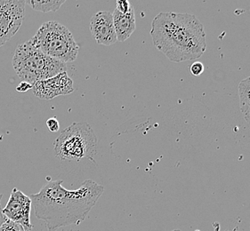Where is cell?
<instances>
[{"instance_id":"obj_10","label":"cell","mask_w":250,"mask_h":231,"mask_svg":"<svg viewBox=\"0 0 250 231\" xmlns=\"http://www.w3.org/2000/svg\"><path fill=\"white\" fill-rule=\"evenodd\" d=\"M112 16L117 41L124 42L128 39L136 29L134 7H132L127 14H121L115 9Z\"/></svg>"},{"instance_id":"obj_18","label":"cell","mask_w":250,"mask_h":231,"mask_svg":"<svg viewBox=\"0 0 250 231\" xmlns=\"http://www.w3.org/2000/svg\"><path fill=\"white\" fill-rule=\"evenodd\" d=\"M2 196H3V195L0 194V225L5 221V216H4L3 213H2V207H1V199H2Z\"/></svg>"},{"instance_id":"obj_7","label":"cell","mask_w":250,"mask_h":231,"mask_svg":"<svg viewBox=\"0 0 250 231\" xmlns=\"http://www.w3.org/2000/svg\"><path fill=\"white\" fill-rule=\"evenodd\" d=\"M31 206L32 202L30 196L15 188L11 192L6 206L2 209V213L8 220L21 224L26 231H31L33 229L30 222Z\"/></svg>"},{"instance_id":"obj_9","label":"cell","mask_w":250,"mask_h":231,"mask_svg":"<svg viewBox=\"0 0 250 231\" xmlns=\"http://www.w3.org/2000/svg\"><path fill=\"white\" fill-rule=\"evenodd\" d=\"M90 30L98 45H111L117 42L113 16L108 11L93 15L90 20Z\"/></svg>"},{"instance_id":"obj_13","label":"cell","mask_w":250,"mask_h":231,"mask_svg":"<svg viewBox=\"0 0 250 231\" xmlns=\"http://www.w3.org/2000/svg\"><path fill=\"white\" fill-rule=\"evenodd\" d=\"M0 231H26L19 223L10 221L5 217V221L0 225Z\"/></svg>"},{"instance_id":"obj_12","label":"cell","mask_w":250,"mask_h":231,"mask_svg":"<svg viewBox=\"0 0 250 231\" xmlns=\"http://www.w3.org/2000/svg\"><path fill=\"white\" fill-rule=\"evenodd\" d=\"M65 3V0H49V1H36L30 0L26 1L27 5H30L32 9L40 11L42 13L55 12Z\"/></svg>"},{"instance_id":"obj_16","label":"cell","mask_w":250,"mask_h":231,"mask_svg":"<svg viewBox=\"0 0 250 231\" xmlns=\"http://www.w3.org/2000/svg\"><path fill=\"white\" fill-rule=\"evenodd\" d=\"M190 73L195 77L201 75L204 71V65L201 62H194L190 68Z\"/></svg>"},{"instance_id":"obj_19","label":"cell","mask_w":250,"mask_h":231,"mask_svg":"<svg viewBox=\"0 0 250 231\" xmlns=\"http://www.w3.org/2000/svg\"><path fill=\"white\" fill-rule=\"evenodd\" d=\"M179 231V230H174V231Z\"/></svg>"},{"instance_id":"obj_8","label":"cell","mask_w":250,"mask_h":231,"mask_svg":"<svg viewBox=\"0 0 250 231\" xmlns=\"http://www.w3.org/2000/svg\"><path fill=\"white\" fill-rule=\"evenodd\" d=\"M33 94L43 100H53L55 97L70 95L73 91V81L62 72L45 80L38 81L32 87Z\"/></svg>"},{"instance_id":"obj_15","label":"cell","mask_w":250,"mask_h":231,"mask_svg":"<svg viewBox=\"0 0 250 231\" xmlns=\"http://www.w3.org/2000/svg\"><path fill=\"white\" fill-rule=\"evenodd\" d=\"M46 126L52 133H56L60 130V124L56 117H51L46 120Z\"/></svg>"},{"instance_id":"obj_5","label":"cell","mask_w":250,"mask_h":231,"mask_svg":"<svg viewBox=\"0 0 250 231\" xmlns=\"http://www.w3.org/2000/svg\"><path fill=\"white\" fill-rule=\"evenodd\" d=\"M30 41L46 56L64 63L74 61L80 52V45L69 29L54 20L40 26Z\"/></svg>"},{"instance_id":"obj_3","label":"cell","mask_w":250,"mask_h":231,"mask_svg":"<svg viewBox=\"0 0 250 231\" xmlns=\"http://www.w3.org/2000/svg\"><path fill=\"white\" fill-rule=\"evenodd\" d=\"M13 66L21 79L32 86L38 81L45 80L67 71L66 63L46 56L30 40L17 46Z\"/></svg>"},{"instance_id":"obj_1","label":"cell","mask_w":250,"mask_h":231,"mask_svg":"<svg viewBox=\"0 0 250 231\" xmlns=\"http://www.w3.org/2000/svg\"><path fill=\"white\" fill-rule=\"evenodd\" d=\"M62 183L49 181L30 196L36 217L45 221L48 231L83 222L104 192V187L91 180L74 191L66 190Z\"/></svg>"},{"instance_id":"obj_2","label":"cell","mask_w":250,"mask_h":231,"mask_svg":"<svg viewBox=\"0 0 250 231\" xmlns=\"http://www.w3.org/2000/svg\"><path fill=\"white\" fill-rule=\"evenodd\" d=\"M150 36L156 48L173 62L197 60L207 49L204 26L190 14L160 13L151 22Z\"/></svg>"},{"instance_id":"obj_17","label":"cell","mask_w":250,"mask_h":231,"mask_svg":"<svg viewBox=\"0 0 250 231\" xmlns=\"http://www.w3.org/2000/svg\"><path fill=\"white\" fill-rule=\"evenodd\" d=\"M33 86L30 85L29 83H27L25 81H21L20 84L16 87V91L19 92L21 94H24L29 90H32Z\"/></svg>"},{"instance_id":"obj_14","label":"cell","mask_w":250,"mask_h":231,"mask_svg":"<svg viewBox=\"0 0 250 231\" xmlns=\"http://www.w3.org/2000/svg\"><path fill=\"white\" fill-rule=\"evenodd\" d=\"M116 5H117L116 9L120 12L121 14H127L131 10V8L133 7L131 5L130 2L126 1V0H118L116 2Z\"/></svg>"},{"instance_id":"obj_4","label":"cell","mask_w":250,"mask_h":231,"mask_svg":"<svg viewBox=\"0 0 250 231\" xmlns=\"http://www.w3.org/2000/svg\"><path fill=\"white\" fill-rule=\"evenodd\" d=\"M97 137L86 122H76L62 131L54 142L55 156L61 160L94 159L97 153Z\"/></svg>"},{"instance_id":"obj_11","label":"cell","mask_w":250,"mask_h":231,"mask_svg":"<svg viewBox=\"0 0 250 231\" xmlns=\"http://www.w3.org/2000/svg\"><path fill=\"white\" fill-rule=\"evenodd\" d=\"M240 111L246 122L250 125V77L239 84Z\"/></svg>"},{"instance_id":"obj_6","label":"cell","mask_w":250,"mask_h":231,"mask_svg":"<svg viewBox=\"0 0 250 231\" xmlns=\"http://www.w3.org/2000/svg\"><path fill=\"white\" fill-rule=\"evenodd\" d=\"M25 5L24 0H0V46L20 30Z\"/></svg>"}]
</instances>
